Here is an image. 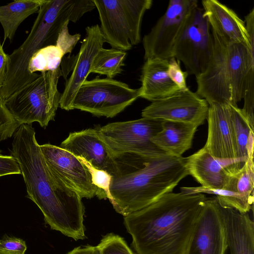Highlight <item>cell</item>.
Segmentation results:
<instances>
[{"instance_id": "cell-1", "label": "cell", "mask_w": 254, "mask_h": 254, "mask_svg": "<svg viewBox=\"0 0 254 254\" xmlns=\"http://www.w3.org/2000/svg\"><path fill=\"white\" fill-rule=\"evenodd\" d=\"M11 153L19 166L27 197L41 210L45 222L75 241L84 239L82 198L50 171L31 125L22 124L15 131Z\"/></svg>"}, {"instance_id": "cell-10", "label": "cell", "mask_w": 254, "mask_h": 254, "mask_svg": "<svg viewBox=\"0 0 254 254\" xmlns=\"http://www.w3.org/2000/svg\"><path fill=\"white\" fill-rule=\"evenodd\" d=\"M197 0H171L164 14L143 38L145 60L174 57L175 45L194 9Z\"/></svg>"}, {"instance_id": "cell-36", "label": "cell", "mask_w": 254, "mask_h": 254, "mask_svg": "<svg viewBox=\"0 0 254 254\" xmlns=\"http://www.w3.org/2000/svg\"><path fill=\"white\" fill-rule=\"evenodd\" d=\"M66 254H100V252L97 246L87 245L76 247Z\"/></svg>"}, {"instance_id": "cell-6", "label": "cell", "mask_w": 254, "mask_h": 254, "mask_svg": "<svg viewBox=\"0 0 254 254\" xmlns=\"http://www.w3.org/2000/svg\"><path fill=\"white\" fill-rule=\"evenodd\" d=\"M62 71L41 72L39 76L2 102L13 118L20 124L36 122L43 127L54 120L61 93L58 83Z\"/></svg>"}, {"instance_id": "cell-19", "label": "cell", "mask_w": 254, "mask_h": 254, "mask_svg": "<svg viewBox=\"0 0 254 254\" xmlns=\"http://www.w3.org/2000/svg\"><path fill=\"white\" fill-rule=\"evenodd\" d=\"M234 162L221 161L213 157L203 146L186 158V166L191 175L202 186L212 189H223L228 178V166Z\"/></svg>"}, {"instance_id": "cell-34", "label": "cell", "mask_w": 254, "mask_h": 254, "mask_svg": "<svg viewBox=\"0 0 254 254\" xmlns=\"http://www.w3.org/2000/svg\"><path fill=\"white\" fill-rule=\"evenodd\" d=\"M0 152V177L21 174L19 166L16 159L11 155H3Z\"/></svg>"}, {"instance_id": "cell-21", "label": "cell", "mask_w": 254, "mask_h": 254, "mask_svg": "<svg viewBox=\"0 0 254 254\" xmlns=\"http://www.w3.org/2000/svg\"><path fill=\"white\" fill-rule=\"evenodd\" d=\"M220 207L231 254H254V223L248 213Z\"/></svg>"}, {"instance_id": "cell-15", "label": "cell", "mask_w": 254, "mask_h": 254, "mask_svg": "<svg viewBox=\"0 0 254 254\" xmlns=\"http://www.w3.org/2000/svg\"><path fill=\"white\" fill-rule=\"evenodd\" d=\"M60 147L83 158L95 168L107 172L112 177L123 173L121 164L101 137L98 127L70 133Z\"/></svg>"}, {"instance_id": "cell-35", "label": "cell", "mask_w": 254, "mask_h": 254, "mask_svg": "<svg viewBox=\"0 0 254 254\" xmlns=\"http://www.w3.org/2000/svg\"><path fill=\"white\" fill-rule=\"evenodd\" d=\"M9 63V55L4 52L3 45L0 42V89L5 82Z\"/></svg>"}, {"instance_id": "cell-28", "label": "cell", "mask_w": 254, "mask_h": 254, "mask_svg": "<svg viewBox=\"0 0 254 254\" xmlns=\"http://www.w3.org/2000/svg\"><path fill=\"white\" fill-rule=\"evenodd\" d=\"M228 172V180L223 189L254 196V156H249L241 169Z\"/></svg>"}, {"instance_id": "cell-23", "label": "cell", "mask_w": 254, "mask_h": 254, "mask_svg": "<svg viewBox=\"0 0 254 254\" xmlns=\"http://www.w3.org/2000/svg\"><path fill=\"white\" fill-rule=\"evenodd\" d=\"M43 0H18L0 6V23L6 39L12 42L20 24L30 15L38 13Z\"/></svg>"}, {"instance_id": "cell-2", "label": "cell", "mask_w": 254, "mask_h": 254, "mask_svg": "<svg viewBox=\"0 0 254 254\" xmlns=\"http://www.w3.org/2000/svg\"><path fill=\"white\" fill-rule=\"evenodd\" d=\"M206 198L170 192L124 217L135 254H185Z\"/></svg>"}, {"instance_id": "cell-14", "label": "cell", "mask_w": 254, "mask_h": 254, "mask_svg": "<svg viewBox=\"0 0 254 254\" xmlns=\"http://www.w3.org/2000/svg\"><path fill=\"white\" fill-rule=\"evenodd\" d=\"M40 149L51 173L80 197L91 198L96 196L91 175L84 164L67 150L51 144L40 145Z\"/></svg>"}, {"instance_id": "cell-9", "label": "cell", "mask_w": 254, "mask_h": 254, "mask_svg": "<svg viewBox=\"0 0 254 254\" xmlns=\"http://www.w3.org/2000/svg\"><path fill=\"white\" fill-rule=\"evenodd\" d=\"M139 97V89L113 78L99 76L85 80L76 92L71 110L78 109L97 117L113 118Z\"/></svg>"}, {"instance_id": "cell-5", "label": "cell", "mask_w": 254, "mask_h": 254, "mask_svg": "<svg viewBox=\"0 0 254 254\" xmlns=\"http://www.w3.org/2000/svg\"><path fill=\"white\" fill-rule=\"evenodd\" d=\"M213 50L205 70L197 76L196 93L209 105H237L243 99L247 74L254 67V50L226 42L214 32Z\"/></svg>"}, {"instance_id": "cell-27", "label": "cell", "mask_w": 254, "mask_h": 254, "mask_svg": "<svg viewBox=\"0 0 254 254\" xmlns=\"http://www.w3.org/2000/svg\"><path fill=\"white\" fill-rule=\"evenodd\" d=\"M66 55L60 46L56 44L44 47L31 58L28 69L31 74L56 70L59 67Z\"/></svg>"}, {"instance_id": "cell-33", "label": "cell", "mask_w": 254, "mask_h": 254, "mask_svg": "<svg viewBox=\"0 0 254 254\" xmlns=\"http://www.w3.org/2000/svg\"><path fill=\"white\" fill-rule=\"evenodd\" d=\"M27 246L21 239L7 237L0 240V254H25Z\"/></svg>"}, {"instance_id": "cell-7", "label": "cell", "mask_w": 254, "mask_h": 254, "mask_svg": "<svg viewBox=\"0 0 254 254\" xmlns=\"http://www.w3.org/2000/svg\"><path fill=\"white\" fill-rule=\"evenodd\" d=\"M99 13L103 38L113 48L124 51L141 40L143 15L152 0H93Z\"/></svg>"}, {"instance_id": "cell-8", "label": "cell", "mask_w": 254, "mask_h": 254, "mask_svg": "<svg viewBox=\"0 0 254 254\" xmlns=\"http://www.w3.org/2000/svg\"><path fill=\"white\" fill-rule=\"evenodd\" d=\"M163 122L142 117L98 127L101 137L118 159L131 154L145 159L166 154L151 141L162 129Z\"/></svg>"}, {"instance_id": "cell-12", "label": "cell", "mask_w": 254, "mask_h": 254, "mask_svg": "<svg viewBox=\"0 0 254 254\" xmlns=\"http://www.w3.org/2000/svg\"><path fill=\"white\" fill-rule=\"evenodd\" d=\"M209 104L189 88L152 102L142 110V117L194 124L197 127L207 119Z\"/></svg>"}, {"instance_id": "cell-17", "label": "cell", "mask_w": 254, "mask_h": 254, "mask_svg": "<svg viewBox=\"0 0 254 254\" xmlns=\"http://www.w3.org/2000/svg\"><path fill=\"white\" fill-rule=\"evenodd\" d=\"M85 30L86 37L81 42L79 52L73 58L72 73L61 94L59 106L66 111L71 110L76 92L90 73L94 56L105 42L99 25L88 26Z\"/></svg>"}, {"instance_id": "cell-24", "label": "cell", "mask_w": 254, "mask_h": 254, "mask_svg": "<svg viewBox=\"0 0 254 254\" xmlns=\"http://www.w3.org/2000/svg\"><path fill=\"white\" fill-rule=\"evenodd\" d=\"M236 147L238 169H241L249 156H254V128L244 116L242 109L230 104Z\"/></svg>"}, {"instance_id": "cell-32", "label": "cell", "mask_w": 254, "mask_h": 254, "mask_svg": "<svg viewBox=\"0 0 254 254\" xmlns=\"http://www.w3.org/2000/svg\"><path fill=\"white\" fill-rule=\"evenodd\" d=\"M168 74L181 90H186L189 88L187 85L186 78L188 76L187 71H183L180 66V61L172 57L168 60Z\"/></svg>"}, {"instance_id": "cell-20", "label": "cell", "mask_w": 254, "mask_h": 254, "mask_svg": "<svg viewBox=\"0 0 254 254\" xmlns=\"http://www.w3.org/2000/svg\"><path fill=\"white\" fill-rule=\"evenodd\" d=\"M168 66V60L154 58L145 60L141 68L139 97L152 102L181 90L169 77Z\"/></svg>"}, {"instance_id": "cell-25", "label": "cell", "mask_w": 254, "mask_h": 254, "mask_svg": "<svg viewBox=\"0 0 254 254\" xmlns=\"http://www.w3.org/2000/svg\"><path fill=\"white\" fill-rule=\"evenodd\" d=\"M180 190V192L187 194L203 193L214 194L220 206L231 208L243 213H248L253 207L254 196L225 189L216 190L199 186L181 187Z\"/></svg>"}, {"instance_id": "cell-16", "label": "cell", "mask_w": 254, "mask_h": 254, "mask_svg": "<svg viewBox=\"0 0 254 254\" xmlns=\"http://www.w3.org/2000/svg\"><path fill=\"white\" fill-rule=\"evenodd\" d=\"M207 120L208 135L204 147L215 158L234 162L232 170H239L230 104L209 105Z\"/></svg>"}, {"instance_id": "cell-30", "label": "cell", "mask_w": 254, "mask_h": 254, "mask_svg": "<svg viewBox=\"0 0 254 254\" xmlns=\"http://www.w3.org/2000/svg\"><path fill=\"white\" fill-rule=\"evenodd\" d=\"M97 247L100 254H135L123 238L112 233L104 236Z\"/></svg>"}, {"instance_id": "cell-22", "label": "cell", "mask_w": 254, "mask_h": 254, "mask_svg": "<svg viewBox=\"0 0 254 254\" xmlns=\"http://www.w3.org/2000/svg\"><path fill=\"white\" fill-rule=\"evenodd\" d=\"M197 127L190 123L163 121L162 129L151 141L166 154L181 157L191 147Z\"/></svg>"}, {"instance_id": "cell-11", "label": "cell", "mask_w": 254, "mask_h": 254, "mask_svg": "<svg viewBox=\"0 0 254 254\" xmlns=\"http://www.w3.org/2000/svg\"><path fill=\"white\" fill-rule=\"evenodd\" d=\"M213 50L209 24L197 6L175 45L174 57L184 64L188 74L195 77L206 69Z\"/></svg>"}, {"instance_id": "cell-29", "label": "cell", "mask_w": 254, "mask_h": 254, "mask_svg": "<svg viewBox=\"0 0 254 254\" xmlns=\"http://www.w3.org/2000/svg\"><path fill=\"white\" fill-rule=\"evenodd\" d=\"M77 158L86 167L91 175L92 184L96 189V196L100 199L108 198L109 200L112 176L104 170L95 168L83 158Z\"/></svg>"}, {"instance_id": "cell-26", "label": "cell", "mask_w": 254, "mask_h": 254, "mask_svg": "<svg viewBox=\"0 0 254 254\" xmlns=\"http://www.w3.org/2000/svg\"><path fill=\"white\" fill-rule=\"evenodd\" d=\"M126 55V51L121 50L102 48L93 59L90 73L105 75L107 78H113L122 72Z\"/></svg>"}, {"instance_id": "cell-37", "label": "cell", "mask_w": 254, "mask_h": 254, "mask_svg": "<svg viewBox=\"0 0 254 254\" xmlns=\"http://www.w3.org/2000/svg\"><path fill=\"white\" fill-rule=\"evenodd\" d=\"M0 102H1V98L0 97Z\"/></svg>"}, {"instance_id": "cell-31", "label": "cell", "mask_w": 254, "mask_h": 254, "mask_svg": "<svg viewBox=\"0 0 254 254\" xmlns=\"http://www.w3.org/2000/svg\"><path fill=\"white\" fill-rule=\"evenodd\" d=\"M20 126L0 102V142L10 138Z\"/></svg>"}, {"instance_id": "cell-3", "label": "cell", "mask_w": 254, "mask_h": 254, "mask_svg": "<svg viewBox=\"0 0 254 254\" xmlns=\"http://www.w3.org/2000/svg\"><path fill=\"white\" fill-rule=\"evenodd\" d=\"M188 175L186 158L164 154L145 159L136 170L112 177L109 200L125 217L172 192Z\"/></svg>"}, {"instance_id": "cell-13", "label": "cell", "mask_w": 254, "mask_h": 254, "mask_svg": "<svg viewBox=\"0 0 254 254\" xmlns=\"http://www.w3.org/2000/svg\"><path fill=\"white\" fill-rule=\"evenodd\" d=\"M227 249L220 205L207 197L185 254H225Z\"/></svg>"}, {"instance_id": "cell-18", "label": "cell", "mask_w": 254, "mask_h": 254, "mask_svg": "<svg viewBox=\"0 0 254 254\" xmlns=\"http://www.w3.org/2000/svg\"><path fill=\"white\" fill-rule=\"evenodd\" d=\"M201 3L211 31L226 42L243 44L254 50L245 21L234 10L217 0H203Z\"/></svg>"}, {"instance_id": "cell-4", "label": "cell", "mask_w": 254, "mask_h": 254, "mask_svg": "<svg viewBox=\"0 0 254 254\" xmlns=\"http://www.w3.org/2000/svg\"><path fill=\"white\" fill-rule=\"evenodd\" d=\"M86 12L82 0H43L31 30L24 42L9 55L8 69L4 86L0 89L1 102L37 78L28 66L32 56L40 49L56 44L67 21L75 23Z\"/></svg>"}]
</instances>
